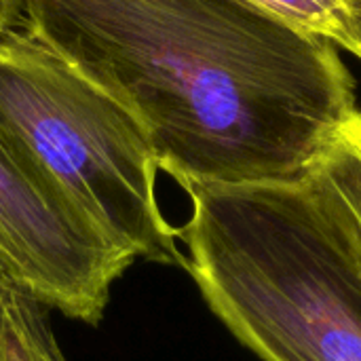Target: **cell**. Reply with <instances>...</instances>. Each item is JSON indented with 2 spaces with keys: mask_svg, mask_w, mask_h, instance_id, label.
Segmentation results:
<instances>
[{
  "mask_svg": "<svg viewBox=\"0 0 361 361\" xmlns=\"http://www.w3.org/2000/svg\"><path fill=\"white\" fill-rule=\"evenodd\" d=\"M21 17L142 121L182 188L296 180L357 110L336 44L247 0H21Z\"/></svg>",
  "mask_w": 361,
  "mask_h": 361,
  "instance_id": "cell-1",
  "label": "cell"
},
{
  "mask_svg": "<svg viewBox=\"0 0 361 361\" xmlns=\"http://www.w3.org/2000/svg\"><path fill=\"white\" fill-rule=\"evenodd\" d=\"M184 190L186 271L245 349L262 361H361V224L315 165L296 180Z\"/></svg>",
  "mask_w": 361,
  "mask_h": 361,
  "instance_id": "cell-2",
  "label": "cell"
},
{
  "mask_svg": "<svg viewBox=\"0 0 361 361\" xmlns=\"http://www.w3.org/2000/svg\"><path fill=\"white\" fill-rule=\"evenodd\" d=\"M0 135L123 252L186 269L146 127L25 21L0 32Z\"/></svg>",
  "mask_w": 361,
  "mask_h": 361,
  "instance_id": "cell-3",
  "label": "cell"
},
{
  "mask_svg": "<svg viewBox=\"0 0 361 361\" xmlns=\"http://www.w3.org/2000/svg\"><path fill=\"white\" fill-rule=\"evenodd\" d=\"M135 262L0 135V267L42 307L97 326Z\"/></svg>",
  "mask_w": 361,
  "mask_h": 361,
  "instance_id": "cell-4",
  "label": "cell"
},
{
  "mask_svg": "<svg viewBox=\"0 0 361 361\" xmlns=\"http://www.w3.org/2000/svg\"><path fill=\"white\" fill-rule=\"evenodd\" d=\"M281 23L322 36L361 59V25L347 0H247Z\"/></svg>",
  "mask_w": 361,
  "mask_h": 361,
  "instance_id": "cell-5",
  "label": "cell"
},
{
  "mask_svg": "<svg viewBox=\"0 0 361 361\" xmlns=\"http://www.w3.org/2000/svg\"><path fill=\"white\" fill-rule=\"evenodd\" d=\"M313 165L336 186L361 224V110L343 121Z\"/></svg>",
  "mask_w": 361,
  "mask_h": 361,
  "instance_id": "cell-6",
  "label": "cell"
},
{
  "mask_svg": "<svg viewBox=\"0 0 361 361\" xmlns=\"http://www.w3.org/2000/svg\"><path fill=\"white\" fill-rule=\"evenodd\" d=\"M19 292H23L6 273H4V269L0 267V315H2V311L15 300V296L19 294ZM27 294V292H25Z\"/></svg>",
  "mask_w": 361,
  "mask_h": 361,
  "instance_id": "cell-7",
  "label": "cell"
},
{
  "mask_svg": "<svg viewBox=\"0 0 361 361\" xmlns=\"http://www.w3.org/2000/svg\"><path fill=\"white\" fill-rule=\"evenodd\" d=\"M21 17V0H0V32L15 25Z\"/></svg>",
  "mask_w": 361,
  "mask_h": 361,
  "instance_id": "cell-8",
  "label": "cell"
},
{
  "mask_svg": "<svg viewBox=\"0 0 361 361\" xmlns=\"http://www.w3.org/2000/svg\"><path fill=\"white\" fill-rule=\"evenodd\" d=\"M347 2L353 8V13H355V17H357V21H360L361 25V0H347Z\"/></svg>",
  "mask_w": 361,
  "mask_h": 361,
  "instance_id": "cell-9",
  "label": "cell"
}]
</instances>
